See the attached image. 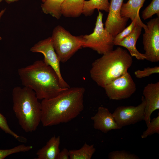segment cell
<instances>
[{
	"label": "cell",
	"instance_id": "24",
	"mask_svg": "<svg viewBox=\"0 0 159 159\" xmlns=\"http://www.w3.org/2000/svg\"><path fill=\"white\" fill-rule=\"evenodd\" d=\"M0 128L5 133L11 135L19 142H26L27 140L25 138L19 135L11 130L8 125L6 118L0 113Z\"/></svg>",
	"mask_w": 159,
	"mask_h": 159
},
{
	"label": "cell",
	"instance_id": "21",
	"mask_svg": "<svg viewBox=\"0 0 159 159\" xmlns=\"http://www.w3.org/2000/svg\"><path fill=\"white\" fill-rule=\"evenodd\" d=\"M156 14L159 16V0H152L150 3L142 12V17L145 20Z\"/></svg>",
	"mask_w": 159,
	"mask_h": 159
},
{
	"label": "cell",
	"instance_id": "13",
	"mask_svg": "<svg viewBox=\"0 0 159 159\" xmlns=\"http://www.w3.org/2000/svg\"><path fill=\"white\" fill-rule=\"evenodd\" d=\"M94 128L105 133L114 130L120 129L115 122L112 113L107 108L101 106L97 112L92 117Z\"/></svg>",
	"mask_w": 159,
	"mask_h": 159
},
{
	"label": "cell",
	"instance_id": "3",
	"mask_svg": "<svg viewBox=\"0 0 159 159\" xmlns=\"http://www.w3.org/2000/svg\"><path fill=\"white\" fill-rule=\"evenodd\" d=\"M133 62L127 51L118 47L102 55L92 64L90 76L99 86L104 88L126 72Z\"/></svg>",
	"mask_w": 159,
	"mask_h": 159
},
{
	"label": "cell",
	"instance_id": "20",
	"mask_svg": "<svg viewBox=\"0 0 159 159\" xmlns=\"http://www.w3.org/2000/svg\"><path fill=\"white\" fill-rule=\"evenodd\" d=\"M96 151L93 144L89 145L85 143L78 150H69L70 159H90Z\"/></svg>",
	"mask_w": 159,
	"mask_h": 159
},
{
	"label": "cell",
	"instance_id": "26",
	"mask_svg": "<svg viewBox=\"0 0 159 159\" xmlns=\"http://www.w3.org/2000/svg\"><path fill=\"white\" fill-rule=\"evenodd\" d=\"M137 23L138 24L135 20L131 21V24L128 26L125 27L121 32L117 34L114 37V45L117 46L119 43L124 38L130 34Z\"/></svg>",
	"mask_w": 159,
	"mask_h": 159
},
{
	"label": "cell",
	"instance_id": "17",
	"mask_svg": "<svg viewBox=\"0 0 159 159\" xmlns=\"http://www.w3.org/2000/svg\"><path fill=\"white\" fill-rule=\"evenodd\" d=\"M85 0H65L61 8L62 15L68 17L76 18L82 13Z\"/></svg>",
	"mask_w": 159,
	"mask_h": 159
},
{
	"label": "cell",
	"instance_id": "22",
	"mask_svg": "<svg viewBox=\"0 0 159 159\" xmlns=\"http://www.w3.org/2000/svg\"><path fill=\"white\" fill-rule=\"evenodd\" d=\"M33 147L21 144L8 149H0V159H3L7 156L14 153L28 151L32 150Z\"/></svg>",
	"mask_w": 159,
	"mask_h": 159
},
{
	"label": "cell",
	"instance_id": "14",
	"mask_svg": "<svg viewBox=\"0 0 159 159\" xmlns=\"http://www.w3.org/2000/svg\"><path fill=\"white\" fill-rule=\"evenodd\" d=\"M142 28L141 25L137 23L131 33L124 38L117 45L126 48L132 57H135L139 60H143L146 58L144 54L140 52L136 47V42L141 34Z\"/></svg>",
	"mask_w": 159,
	"mask_h": 159
},
{
	"label": "cell",
	"instance_id": "30",
	"mask_svg": "<svg viewBox=\"0 0 159 159\" xmlns=\"http://www.w3.org/2000/svg\"><path fill=\"white\" fill-rule=\"evenodd\" d=\"M6 10V9L2 10L0 12V21L1 18V17L3 14L4 13ZM2 39L1 37L0 36V40H1Z\"/></svg>",
	"mask_w": 159,
	"mask_h": 159
},
{
	"label": "cell",
	"instance_id": "19",
	"mask_svg": "<svg viewBox=\"0 0 159 159\" xmlns=\"http://www.w3.org/2000/svg\"><path fill=\"white\" fill-rule=\"evenodd\" d=\"M65 0H45L41 5L43 12L49 14L57 19H60L62 15L61 8Z\"/></svg>",
	"mask_w": 159,
	"mask_h": 159
},
{
	"label": "cell",
	"instance_id": "27",
	"mask_svg": "<svg viewBox=\"0 0 159 159\" xmlns=\"http://www.w3.org/2000/svg\"><path fill=\"white\" fill-rule=\"evenodd\" d=\"M158 73H159L158 66L145 68L142 70L138 69L135 71L134 73L135 77L139 79L148 77L152 74Z\"/></svg>",
	"mask_w": 159,
	"mask_h": 159
},
{
	"label": "cell",
	"instance_id": "2",
	"mask_svg": "<svg viewBox=\"0 0 159 159\" xmlns=\"http://www.w3.org/2000/svg\"><path fill=\"white\" fill-rule=\"evenodd\" d=\"M18 74L22 85L32 90L38 100L53 97L67 88L62 87L56 72L43 60L19 68Z\"/></svg>",
	"mask_w": 159,
	"mask_h": 159
},
{
	"label": "cell",
	"instance_id": "12",
	"mask_svg": "<svg viewBox=\"0 0 159 159\" xmlns=\"http://www.w3.org/2000/svg\"><path fill=\"white\" fill-rule=\"evenodd\" d=\"M143 95L145 102L144 121L147 126L153 112L159 109V82L148 84L144 88Z\"/></svg>",
	"mask_w": 159,
	"mask_h": 159
},
{
	"label": "cell",
	"instance_id": "6",
	"mask_svg": "<svg viewBox=\"0 0 159 159\" xmlns=\"http://www.w3.org/2000/svg\"><path fill=\"white\" fill-rule=\"evenodd\" d=\"M93 32L83 36L84 42L82 47L89 48L103 55L113 50L114 37L104 27L103 14L100 10Z\"/></svg>",
	"mask_w": 159,
	"mask_h": 159
},
{
	"label": "cell",
	"instance_id": "7",
	"mask_svg": "<svg viewBox=\"0 0 159 159\" xmlns=\"http://www.w3.org/2000/svg\"><path fill=\"white\" fill-rule=\"evenodd\" d=\"M110 100H120L130 97L135 92V84L127 72L106 85L104 88Z\"/></svg>",
	"mask_w": 159,
	"mask_h": 159
},
{
	"label": "cell",
	"instance_id": "16",
	"mask_svg": "<svg viewBox=\"0 0 159 159\" xmlns=\"http://www.w3.org/2000/svg\"><path fill=\"white\" fill-rule=\"evenodd\" d=\"M59 136H53L47 142L46 144L39 150L36 153L37 159H57L60 151L59 146Z\"/></svg>",
	"mask_w": 159,
	"mask_h": 159
},
{
	"label": "cell",
	"instance_id": "15",
	"mask_svg": "<svg viewBox=\"0 0 159 159\" xmlns=\"http://www.w3.org/2000/svg\"><path fill=\"white\" fill-rule=\"evenodd\" d=\"M146 0H128L127 3H123L120 10L121 16L130 19L131 21L136 20L145 31L147 29L146 25L140 19L139 11Z\"/></svg>",
	"mask_w": 159,
	"mask_h": 159
},
{
	"label": "cell",
	"instance_id": "10",
	"mask_svg": "<svg viewBox=\"0 0 159 159\" xmlns=\"http://www.w3.org/2000/svg\"><path fill=\"white\" fill-rule=\"evenodd\" d=\"M141 103L137 106H120L112 113L118 126L122 127L145 120V102L143 96Z\"/></svg>",
	"mask_w": 159,
	"mask_h": 159
},
{
	"label": "cell",
	"instance_id": "9",
	"mask_svg": "<svg viewBox=\"0 0 159 159\" xmlns=\"http://www.w3.org/2000/svg\"><path fill=\"white\" fill-rule=\"evenodd\" d=\"M30 50L33 52L42 53L44 56L43 61L56 72L62 87L64 88L70 87L62 75L60 67V62L54 49L51 37L39 41L31 48Z\"/></svg>",
	"mask_w": 159,
	"mask_h": 159
},
{
	"label": "cell",
	"instance_id": "28",
	"mask_svg": "<svg viewBox=\"0 0 159 159\" xmlns=\"http://www.w3.org/2000/svg\"><path fill=\"white\" fill-rule=\"evenodd\" d=\"M69 159V150L66 148H64L60 151L58 156L57 159Z\"/></svg>",
	"mask_w": 159,
	"mask_h": 159
},
{
	"label": "cell",
	"instance_id": "1",
	"mask_svg": "<svg viewBox=\"0 0 159 159\" xmlns=\"http://www.w3.org/2000/svg\"><path fill=\"white\" fill-rule=\"evenodd\" d=\"M84 87L67 88L57 96L42 100L41 122L44 127L66 123L77 117L83 111Z\"/></svg>",
	"mask_w": 159,
	"mask_h": 159
},
{
	"label": "cell",
	"instance_id": "4",
	"mask_svg": "<svg viewBox=\"0 0 159 159\" xmlns=\"http://www.w3.org/2000/svg\"><path fill=\"white\" fill-rule=\"evenodd\" d=\"M13 110L19 125L26 132L36 131L41 120V106L35 92L16 86L12 92Z\"/></svg>",
	"mask_w": 159,
	"mask_h": 159
},
{
	"label": "cell",
	"instance_id": "29",
	"mask_svg": "<svg viewBox=\"0 0 159 159\" xmlns=\"http://www.w3.org/2000/svg\"><path fill=\"white\" fill-rule=\"evenodd\" d=\"M19 0H0V3L3 1H4L6 2L8 4H10L11 3L14 2L15 1H17ZM42 2H44L45 0H40Z\"/></svg>",
	"mask_w": 159,
	"mask_h": 159
},
{
	"label": "cell",
	"instance_id": "25",
	"mask_svg": "<svg viewBox=\"0 0 159 159\" xmlns=\"http://www.w3.org/2000/svg\"><path fill=\"white\" fill-rule=\"evenodd\" d=\"M110 159H139V158L134 154L124 150L113 151L108 155Z\"/></svg>",
	"mask_w": 159,
	"mask_h": 159
},
{
	"label": "cell",
	"instance_id": "8",
	"mask_svg": "<svg viewBox=\"0 0 159 159\" xmlns=\"http://www.w3.org/2000/svg\"><path fill=\"white\" fill-rule=\"evenodd\" d=\"M147 29L143 34V43L145 59L152 62L159 61V18L147 23Z\"/></svg>",
	"mask_w": 159,
	"mask_h": 159
},
{
	"label": "cell",
	"instance_id": "5",
	"mask_svg": "<svg viewBox=\"0 0 159 159\" xmlns=\"http://www.w3.org/2000/svg\"><path fill=\"white\" fill-rule=\"evenodd\" d=\"M51 37L55 51L62 63L67 62L82 47L84 42L83 35L74 36L60 25L54 28Z\"/></svg>",
	"mask_w": 159,
	"mask_h": 159
},
{
	"label": "cell",
	"instance_id": "11",
	"mask_svg": "<svg viewBox=\"0 0 159 159\" xmlns=\"http://www.w3.org/2000/svg\"><path fill=\"white\" fill-rule=\"evenodd\" d=\"M124 0H111L105 28L114 37L125 27L129 19L120 15Z\"/></svg>",
	"mask_w": 159,
	"mask_h": 159
},
{
	"label": "cell",
	"instance_id": "18",
	"mask_svg": "<svg viewBox=\"0 0 159 159\" xmlns=\"http://www.w3.org/2000/svg\"><path fill=\"white\" fill-rule=\"evenodd\" d=\"M110 3L108 0L85 1L82 14L86 16L91 15L95 9L108 12Z\"/></svg>",
	"mask_w": 159,
	"mask_h": 159
},
{
	"label": "cell",
	"instance_id": "23",
	"mask_svg": "<svg viewBox=\"0 0 159 159\" xmlns=\"http://www.w3.org/2000/svg\"><path fill=\"white\" fill-rule=\"evenodd\" d=\"M147 129L144 131L141 135L142 138H147L155 133L159 134V113L156 117L151 119L149 124L147 126Z\"/></svg>",
	"mask_w": 159,
	"mask_h": 159
}]
</instances>
